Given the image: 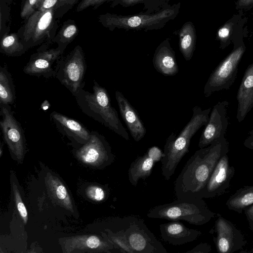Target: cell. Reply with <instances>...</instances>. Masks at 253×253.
Here are the masks:
<instances>
[{
  "label": "cell",
  "instance_id": "cell-17",
  "mask_svg": "<svg viewBox=\"0 0 253 253\" xmlns=\"http://www.w3.org/2000/svg\"><path fill=\"white\" fill-rule=\"evenodd\" d=\"M56 128L64 135L81 144L86 143L91 132L79 122L56 111L50 115Z\"/></svg>",
  "mask_w": 253,
  "mask_h": 253
},
{
  "label": "cell",
  "instance_id": "cell-12",
  "mask_svg": "<svg viewBox=\"0 0 253 253\" xmlns=\"http://www.w3.org/2000/svg\"><path fill=\"white\" fill-rule=\"evenodd\" d=\"M50 44L47 42L42 44L31 55L29 62L23 68L25 74L46 78L54 77L56 62L63 54L57 47L49 48Z\"/></svg>",
  "mask_w": 253,
  "mask_h": 253
},
{
  "label": "cell",
  "instance_id": "cell-34",
  "mask_svg": "<svg viewBox=\"0 0 253 253\" xmlns=\"http://www.w3.org/2000/svg\"><path fill=\"white\" fill-rule=\"evenodd\" d=\"M85 193L89 199L95 202H101L106 197L105 190L97 185H90L87 187L85 189Z\"/></svg>",
  "mask_w": 253,
  "mask_h": 253
},
{
  "label": "cell",
  "instance_id": "cell-33",
  "mask_svg": "<svg viewBox=\"0 0 253 253\" xmlns=\"http://www.w3.org/2000/svg\"><path fill=\"white\" fill-rule=\"evenodd\" d=\"M11 184L16 207L23 222L26 224L28 219L26 208L21 198V194L16 183L11 180Z\"/></svg>",
  "mask_w": 253,
  "mask_h": 253
},
{
  "label": "cell",
  "instance_id": "cell-25",
  "mask_svg": "<svg viewBox=\"0 0 253 253\" xmlns=\"http://www.w3.org/2000/svg\"><path fill=\"white\" fill-rule=\"evenodd\" d=\"M253 204V186H246L238 190L227 200L226 205L230 210L242 213Z\"/></svg>",
  "mask_w": 253,
  "mask_h": 253
},
{
  "label": "cell",
  "instance_id": "cell-22",
  "mask_svg": "<svg viewBox=\"0 0 253 253\" xmlns=\"http://www.w3.org/2000/svg\"><path fill=\"white\" fill-rule=\"evenodd\" d=\"M45 181L47 189L55 202L59 206L74 213V205L71 196L60 179L48 173Z\"/></svg>",
  "mask_w": 253,
  "mask_h": 253
},
{
  "label": "cell",
  "instance_id": "cell-23",
  "mask_svg": "<svg viewBox=\"0 0 253 253\" xmlns=\"http://www.w3.org/2000/svg\"><path fill=\"white\" fill-rule=\"evenodd\" d=\"M174 33L178 36L179 48L183 57L187 61L190 60L196 47L197 36L194 25L187 21Z\"/></svg>",
  "mask_w": 253,
  "mask_h": 253
},
{
  "label": "cell",
  "instance_id": "cell-19",
  "mask_svg": "<svg viewBox=\"0 0 253 253\" xmlns=\"http://www.w3.org/2000/svg\"><path fill=\"white\" fill-rule=\"evenodd\" d=\"M160 230L162 239L174 246L193 242L202 234L200 231L189 228L177 221L161 224Z\"/></svg>",
  "mask_w": 253,
  "mask_h": 253
},
{
  "label": "cell",
  "instance_id": "cell-18",
  "mask_svg": "<svg viewBox=\"0 0 253 253\" xmlns=\"http://www.w3.org/2000/svg\"><path fill=\"white\" fill-rule=\"evenodd\" d=\"M115 97L122 118L131 136L135 141H140L145 135L146 129L136 110L121 92L116 91Z\"/></svg>",
  "mask_w": 253,
  "mask_h": 253
},
{
  "label": "cell",
  "instance_id": "cell-43",
  "mask_svg": "<svg viewBox=\"0 0 253 253\" xmlns=\"http://www.w3.org/2000/svg\"><path fill=\"white\" fill-rule=\"evenodd\" d=\"M78 0H65V5L73 6L78 2Z\"/></svg>",
  "mask_w": 253,
  "mask_h": 253
},
{
  "label": "cell",
  "instance_id": "cell-1",
  "mask_svg": "<svg viewBox=\"0 0 253 253\" xmlns=\"http://www.w3.org/2000/svg\"><path fill=\"white\" fill-rule=\"evenodd\" d=\"M229 150V143L225 136L197 150L187 161L175 181L177 199L202 198L203 191L215 166Z\"/></svg>",
  "mask_w": 253,
  "mask_h": 253
},
{
  "label": "cell",
  "instance_id": "cell-40",
  "mask_svg": "<svg viewBox=\"0 0 253 253\" xmlns=\"http://www.w3.org/2000/svg\"><path fill=\"white\" fill-rule=\"evenodd\" d=\"M244 211L249 224V227L250 230L253 232V204L246 207Z\"/></svg>",
  "mask_w": 253,
  "mask_h": 253
},
{
  "label": "cell",
  "instance_id": "cell-3",
  "mask_svg": "<svg viewBox=\"0 0 253 253\" xmlns=\"http://www.w3.org/2000/svg\"><path fill=\"white\" fill-rule=\"evenodd\" d=\"M93 92L81 89L74 96L82 112L126 140L128 133L121 123L117 111L111 105L106 89L93 81Z\"/></svg>",
  "mask_w": 253,
  "mask_h": 253
},
{
  "label": "cell",
  "instance_id": "cell-44",
  "mask_svg": "<svg viewBox=\"0 0 253 253\" xmlns=\"http://www.w3.org/2000/svg\"><path fill=\"white\" fill-rule=\"evenodd\" d=\"M42 0H37L36 9H37V8L38 7V6H39V5L40 4V3L42 2Z\"/></svg>",
  "mask_w": 253,
  "mask_h": 253
},
{
  "label": "cell",
  "instance_id": "cell-14",
  "mask_svg": "<svg viewBox=\"0 0 253 253\" xmlns=\"http://www.w3.org/2000/svg\"><path fill=\"white\" fill-rule=\"evenodd\" d=\"M62 242L63 252L111 253L114 249H120L103 234V237L96 235H84L65 238Z\"/></svg>",
  "mask_w": 253,
  "mask_h": 253
},
{
  "label": "cell",
  "instance_id": "cell-45",
  "mask_svg": "<svg viewBox=\"0 0 253 253\" xmlns=\"http://www.w3.org/2000/svg\"><path fill=\"white\" fill-rule=\"evenodd\" d=\"M6 2L10 5L15 0H5Z\"/></svg>",
  "mask_w": 253,
  "mask_h": 253
},
{
  "label": "cell",
  "instance_id": "cell-9",
  "mask_svg": "<svg viewBox=\"0 0 253 253\" xmlns=\"http://www.w3.org/2000/svg\"><path fill=\"white\" fill-rule=\"evenodd\" d=\"M0 126L4 141L12 156L22 163L26 151L25 138L20 124L13 115L10 105H0Z\"/></svg>",
  "mask_w": 253,
  "mask_h": 253
},
{
  "label": "cell",
  "instance_id": "cell-5",
  "mask_svg": "<svg viewBox=\"0 0 253 253\" xmlns=\"http://www.w3.org/2000/svg\"><path fill=\"white\" fill-rule=\"evenodd\" d=\"M215 215L202 198L177 199L150 210L148 217L172 221L184 220L191 224L203 225Z\"/></svg>",
  "mask_w": 253,
  "mask_h": 253
},
{
  "label": "cell",
  "instance_id": "cell-31",
  "mask_svg": "<svg viewBox=\"0 0 253 253\" xmlns=\"http://www.w3.org/2000/svg\"><path fill=\"white\" fill-rule=\"evenodd\" d=\"M239 15H235L228 20L217 31V39L220 41V47L225 48L230 44L233 32V26L238 21L237 18Z\"/></svg>",
  "mask_w": 253,
  "mask_h": 253
},
{
  "label": "cell",
  "instance_id": "cell-39",
  "mask_svg": "<svg viewBox=\"0 0 253 253\" xmlns=\"http://www.w3.org/2000/svg\"><path fill=\"white\" fill-rule=\"evenodd\" d=\"M211 250L210 245L208 243H201L192 249L184 252V253H209Z\"/></svg>",
  "mask_w": 253,
  "mask_h": 253
},
{
  "label": "cell",
  "instance_id": "cell-29",
  "mask_svg": "<svg viewBox=\"0 0 253 253\" xmlns=\"http://www.w3.org/2000/svg\"><path fill=\"white\" fill-rule=\"evenodd\" d=\"M27 50L17 33L6 34L0 38V52L3 54L8 56H19Z\"/></svg>",
  "mask_w": 253,
  "mask_h": 253
},
{
  "label": "cell",
  "instance_id": "cell-46",
  "mask_svg": "<svg viewBox=\"0 0 253 253\" xmlns=\"http://www.w3.org/2000/svg\"><path fill=\"white\" fill-rule=\"evenodd\" d=\"M251 252L253 253V249H252V250L251 251Z\"/></svg>",
  "mask_w": 253,
  "mask_h": 253
},
{
  "label": "cell",
  "instance_id": "cell-30",
  "mask_svg": "<svg viewBox=\"0 0 253 253\" xmlns=\"http://www.w3.org/2000/svg\"><path fill=\"white\" fill-rule=\"evenodd\" d=\"M125 227L116 232L110 229H106L107 233L103 234L120 249L121 253H134V251L129 246L126 239L124 233Z\"/></svg>",
  "mask_w": 253,
  "mask_h": 253
},
{
  "label": "cell",
  "instance_id": "cell-11",
  "mask_svg": "<svg viewBox=\"0 0 253 253\" xmlns=\"http://www.w3.org/2000/svg\"><path fill=\"white\" fill-rule=\"evenodd\" d=\"M76 157L83 163L96 167H104L112 163L114 156L105 137L96 131H91L89 140L75 152Z\"/></svg>",
  "mask_w": 253,
  "mask_h": 253
},
{
  "label": "cell",
  "instance_id": "cell-27",
  "mask_svg": "<svg viewBox=\"0 0 253 253\" xmlns=\"http://www.w3.org/2000/svg\"><path fill=\"white\" fill-rule=\"evenodd\" d=\"M15 90L11 74L6 65L0 67V105H12L15 100Z\"/></svg>",
  "mask_w": 253,
  "mask_h": 253
},
{
  "label": "cell",
  "instance_id": "cell-7",
  "mask_svg": "<svg viewBox=\"0 0 253 253\" xmlns=\"http://www.w3.org/2000/svg\"><path fill=\"white\" fill-rule=\"evenodd\" d=\"M86 69L84 52L78 45L68 54L61 56L55 67L54 78L75 96L84 86Z\"/></svg>",
  "mask_w": 253,
  "mask_h": 253
},
{
  "label": "cell",
  "instance_id": "cell-24",
  "mask_svg": "<svg viewBox=\"0 0 253 253\" xmlns=\"http://www.w3.org/2000/svg\"><path fill=\"white\" fill-rule=\"evenodd\" d=\"M155 163L146 153L137 157L131 163L128 170V179L131 184L136 186L139 179H145L149 177Z\"/></svg>",
  "mask_w": 253,
  "mask_h": 253
},
{
  "label": "cell",
  "instance_id": "cell-26",
  "mask_svg": "<svg viewBox=\"0 0 253 253\" xmlns=\"http://www.w3.org/2000/svg\"><path fill=\"white\" fill-rule=\"evenodd\" d=\"M79 33V28L75 20L65 21L52 40V43L57 44L56 47L63 54L67 46L73 42Z\"/></svg>",
  "mask_w": 253,
  "mask_h": 253
},
{
  "label": "cell",
  "instance_id": "cell-36",
  "mask_svg": "<svg viewBox=\"0 0 253 253\" xmlns=\"http://www.w3.org/2000/svg\"><path fill=\"white\" fill-rule=\"evenodd\" d=\"M114 0H82L77 6L76 11L80 12L90 6H92L94 9H96L105 2H111Z\"/></svg>",
  "mask_w": 253,
  "mask_h": 253
},
{
  "label": "cell",
  "instance_id": "cell-16",
  "mask_svg": "<svg viewBox=\"0 0 253 253\" xmlns=\"http://www.w3.org/2000/svg\"><path fill=\"white\" fill-rule=\"evenodd\" d=\"M235 168L230 166L227 154L220 158L205 187L202 198H213L222 195L230 186L235 174Z\"/></svg>",
  "mask_w": 253,
  "mask_h": 253
},
{
  "label": "cell",
  "instance_id": "cell-13",
  "mask_svg": "<svg viewBox=\"0 0 253 253\" xmlns=\"http://www.w3.org/2000/svg\"><path fill=\"white\" fill-rule=\"evenodd\" d=\"M229 102L219 101L210 113L208 123L205 126L199 139L198 147H206L214 141L224 137L229 124L227 108Z\"/></svg>",
  "mask_w": 253,
  "mask_h": 253
},
{
  "label": "cell",
  "instance_id": "cell-8",
  "mask_svg": "<svg viewBox=\"0 0 253 253\" xmlns=\"http://www.w3.org/2000/svg\"><path fill=\"white\" fill-rule=\"evenodd\" d=\"M245 49L243 43L234 47L215 68L205 85L204 94L206 97H209L215 92L229 89L236 79L239 64Z\"/></svg>",
  "mask_w": 253,
  "mask_h": 253
},
{
  "label": "cell",
  "instance_id": "cell-32",
  "mask_svg": "<svg viewBox=\"0 0 253 253\" xmlns=\"http://www.w3.org/2000/svg\"><path fill=\"white\" fill-rule=\"evenodd\" d=\"M10 7L5 0H0V37L9 34Z\"/></svg>",
  "mask_w": 253,
  "mask_h": 253
},
{
  "label": "cell",
  "instance_id": "cell-20",
  "mask_svg": "<svg viewBox=\"0 0 253 253\" xmlns=\"http://www.w3.org/2000/svg\"><path fill=\"white\" fill-rule=\"evenodd\" d=\"M152 63L155 70L163 75L173 76L178 73L175 53L170 45L169 39H166L157 46Z\"/></svg>",
  "mask_w": 253,
  "mask_h": 253
},
{
  "label": "cell",
  "instance_id": "cell-4",
  "mask_svg": "<svg viewBox=\"0 0 253 253\" xmlns=\"http://www.w3.org/2000/svg\"><path fill=\"white\" fill-rule=\"evenodd\" d=\"M181 2L169 5L155 13L146 14L142 12L138 14L127 15L106 13L98 17L99 22L110 31L116 29L144 31L162 29L170 21L178 15Z\"/></svg>",
  "mask_w": 253,
  "mask_h": 253
},
{
  "label": "cell",
  "instance_id": "cell-21",
  "mask_svg": "<svg viewBox=\"0 0 253 253\" xmlns=\"http://www.w3.org/2000/svg\"><path fill=\"white\" fill-rule=\"evenodd\" d=\"M237 100L236 118L241 123L253 109V62L249 65L245 72L237 92Z\"/></svg>",
  "mask_w": 253,
  "mask_h": 253
},
{
  "label": "cell",
  "instance_id": "cell-37",
  "mask_svg": "<svg viewBox=\"0 0 253 253\" xmlns=\"http://www.w3.org/2000/svg\"><path fill=\"white\" fill-rule=\"evenodd\" d=\"M65 0H43L37 9L44 11L60 8L65 5Z\"/></svg>",
  "mask_w": 253,
  "mask_h": 253
},
{
  "label": "cell",
  "instance_id": "cell-28",
  "mask_svg": "<svg viewBox=\"0 0 253 253\" xmlns=\"http://www.w3.org/2000/svg\"><path fill=\"white\" fill-rule=\"evenodd\" d=\"M171 0H114L111 2L110 6L114 7L121 5L123 7L133 6L141 4L143 5L144 13H155L170 5L169 4Z\"/></svg>",
  "mask_w": 253,
  "mask_h": 253
},
{
  "label": "cell",
  "instance_id": "cell-10",
  "mask_svg": "<svg viewBox=\"0 0 253 253\" xmlns=\"http://www.w3.org/2000/svg\"><path fill=\"white\" fill-rule=\"evenodd\" d=\"M124 233L127 242L134 253H168L141 219L132 217L125 228Z\"/></svg>",
  "mask_w": 253,
  "mask_h": 253
},
{
  "label": "cell",
  "instance_id": "cell-35",
  "mask_svg": "<svg viewBox=\"0 0 253 253\" xmlns=\"http://www.w3.org/2000/svg\"><path fill=\"white\" fill-rule=\"evenodd\" d=\"M37 0H23L21 4L20 16L27 19L36 10Z\"/></svg>",
  "mask_w": 253,
  "mask_h": 253
},
{
  "label": "cell",
  "instance_id": "cell-42",
  "mask_svg": "<svg viewBox=\"0 0 253 253\" xmlns=\"http://www.w3.org/2000/svg\"><path fill=\"white\" fill-rule=\"evenodd\" d=\"M253 4V0H237L236 2V8H246Z\"/></svg>",
  "mask_w": 253,
  "mask_h": 253
},
{
  "label": "cell",
  "instance_id": "cell-2",
  "mask_svg": "<svg viewBox=\"0 0 253 253\" xmlns=\"http://www.w3.org/2000/svg\"><path fill=\"white\" fill-rule=\"evenodd\" d=\"M211 112L210 108L202 109L195 106L190 121L179 135L172 133L167 139L161 161L162 175L166 180L170 179L181 159L188 153L191 139L202 126L207 125Z\"/></svg>",
  "mask_w": 253,
  "mask_h": 253
},
{
  "label": "cell",
  "instance_id": "cell-41",
  "mask_svg": "<svg viewBox=\"0 0 253 253\" xmlns=\"http://www.w3.org/2000/svg\"><path fill=\"white\" fill-rule=\"evenodd\" d=\"M244 145L248 149L253 150V129L249 132L244 142Z\"/></svg>",
  "mask_w": 253,
  "mask_h": 253
},
{
  "label": "cell",
  "instance_id": "cell-38",
  "mask_svg": "<svg viewBox=\"0 0 253 253\" xmlns=\"http://www.w3.org/2000/svg\"><path fill=\"white\" fill-rule=\"evenodd\" d=\"M146 153L150 158L153 159L155 163L161 161L163 156V152L161 149L157 146L150 147Z\"/></svg>",
  "mask_w": 253,
  "mask_h": 253
},
{
  "label": "cell",
  "instance_id": "cell-15",
  "mask_svg": "<svg viewBox=\"0 0 253 253\" xmlns=\"http://www.w3.org/2000/svg\"><path fill=\"white\" fill-rule=\"evenodd\" d=\"M215 243L219 253H233L247 244L242 233L228 220L219 216L215 221Z\"/></svg>",
  "mask_w": 253,
  "mask_h": 253
},
{
  "label": "cell",
  "instance_id": "cell-6",
  "mask_svg": "<svg viewBox=\"0 0 253 253\" xmlns=\"http://www.w3.org/2000/svg\"><path fill=\"white\" fill-rule=\"evenodd\" d=\"M57 9H37L25 20L17 31L19 37L27 50L47 42L52 43L58 27Z\"/></svg>",
  "mask_w": 253,
  "mask_h": 253
}]
</instances>
